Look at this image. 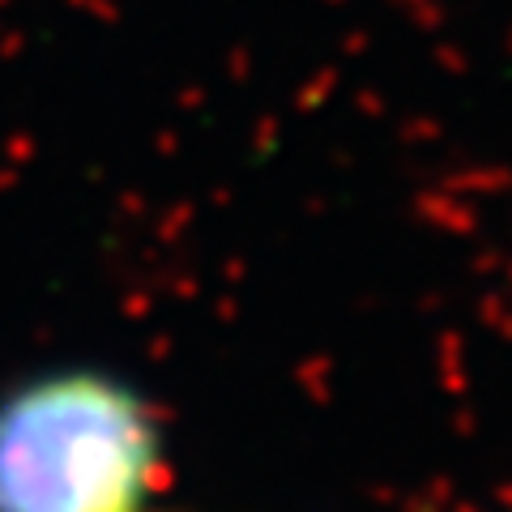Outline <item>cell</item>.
Here are the masks:
<instances>
[{
    "label": "cell",
    "instance_id": "cell-1",
    "mask_svg": "<svg viewBox=\"0 0 512 512\" xmlns=\"http://www.w3.org/2000/svg\"><path fill=\"white\" fill-rule=\"evenodd\" d=\"M158 427L133 389L60 372L0 402V512H141Z\"/></svg>",
    "mask_w": 512,
    "mask_h": 512
}]
</instances>
